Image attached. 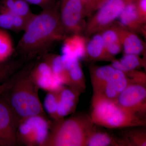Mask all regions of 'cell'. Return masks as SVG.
<instances>
[{"label": "cell", "instance_id": "1", "mask_svg": "<svg viewBox=\"0 0 146 146\" xmlns=\"http://www.w3.org/2000/svg\"><path fill=\"white\" fill-rule=\"evenodd\" d=\"M59 7L60 3L55 1L30 18L15 47V52L22 61L27 63L43 57L55 43L68 36L60 21Z\"/></svg>", "mask_w": 146, "mask_h": 146}, {"label": "cell", "instance_id": "2", "mask_svg": "<svg viewBox=\"0 0 146 146\" xmlns=\"http://www.w3.org/2000/svg\"><path fill=\"white\" fill-rule=\"evenodd\" d=\"M35 61L27 62L13 74L10 85L1 96L19 121L36 115L47 116L39 99V88L30 76Z\"/></svg>", "mask_w": 146, "mask_h": 146}, {"label": "cell", "instance_id": "3", "mask_svg": "<svg viewBox=\"0 0 146 146\" xmlns=\"http://www.w3.org/2000/svg\"><path fill=\"white\" fill-rule=\"evenodd\" d=\"M91 118L75 115L51 121L49 132L43 146H84L95 129Z\"/></svg>", "mask_w": 146, "mask_h": 146}, {"label": "cell", "instance_id": "4", "mask_svg": "<svg viewBox=\"0 0 146 146\" xmlns=\"http://www.w3.org/2000/svg\"><path fill=\"white\" fill-rule=\"evenodd\" d=\"M90 118L95 125L109 129L143 126L144 119L122 108L115 101L93 96Z\"/></svg>", "mask_w": 146, "mask_h": 146}, {"label": "cell", "instance_id": "5", "mask_svg": "<svg viewBox=\"0 0 146 146\" xmlns=\"http://www.w3.org/2000/svg\"><path fill=\"white\" fill-rule=\"evenodd\" d=\"M51 121L47 116L36 115L19 121L17 132L18 146H43Z\"/></svg>", "mask_w": 146, "mask_h": 146}, {"label": "cell", "instance_id": "6", "mask_svg": "<svg viewBox=\"0 0 146 146\" xmlns=\"http://www.w3.org/2000/svg\"><path fill=\"white\" fill-rule=\"evenodd\" d=\"M59 15L67 36L84 33L86 23V8L84 0H62Z\"/></svg>", "mask_w": 146, "mask_h": 146}, {"label": "cell", "instance_id": "7", "mask_svg": "<svg viewBox=\"0 0 146 146\" xmlns=\"http://www.w3.org/2000/svg\"><path fill=\"white\" fill-rule=\"evenodd\" d=\"M126 0H107L86 23L84 33L86 36L100 32L119 18L126 3Z\"/></svg>", "mask_w": 146, "mask_h": 146}, {"label": "cell", "instance_id": "8", "mask_svg": "<svg viewBox=\"0 0 146 146\" xmlns=\"http://www.w3.org/2000/svg\"><path fill=\"white\" fill-rule=\"evenodd\" d=\"M116 102L125 111L143 118L146 110L145 85L130 84L120 93Z\"/></svg>", "mask_w": 146, "mask_h": 146}, {"label": "cell", "instance_id": "9", "mask_svg": "<svg viewBox=\"0 0 146 146\" xmlns=\"http://www.w3.org/2000/svg\"><path fill=\"white\" fill-rule=\"evenodd\" d=\"M29 75L39 89L47 92L58 93L64 86L62 82L54 75L49 63L44 56L35 60Z\"/></svg>", "mask_w": 146, "mask_h": 146}, {"label": "cell", "instance_id": "10", "mask_svg": "<svg viewBox=\"0 0 146 146\" xmlns=\"http://www.w3.org/2000/svg\"><path fill=\"white\" fill-rule=\"evenodd\" d=\"M19 120L5 100L0 97V146H16Z\"/></svg>", "mask_w": 146, "mask_h": 146}, {"label": "cell", "instance_id": "11", "mask_svg": "<svg viewBox=\"0 0 146 146\" xmlns=\"http://www.w3.org/2000/svg\"><path fill=\"white\" fill-rule=\"evenodd\" d=\"M122 46L124 54L140 55L145 52V44L137 33L128 29L118 22L114 23Z\"/></svg>", "mask_w": 146, "mask_h": 146}, {"label": "cell", "instance_id": "12", "mask_svg": "<svg viewBox=\"0 0 146 146\" xmlns=\"http://www.w3.org/2000/svg\"><path fill=\"white\" fill-rule=\"evenodd\" d=\"M118 19V22L126 28L135 33H141L145 35V24L143 23L139 16L136 2H127Z\"/></svg>", "mask_w": 146, "mask_h": 146}, {"label": "cell", "instance_id": "13", "mask_svg": "<svg viewBox=\"0 0 146 146\" xmlns=\"http://www.w3.org/2000/svg\"><path fill=\"white\" fill-rule=\"evenodd\" d=\"M80 94L70 87L65 86L58 93V120L64 118L74 111Z\"/></svg>", "mask_w": 146, "mask_h": 146}, {"label": "cell", "instance_id": "14", "mask_svg": "<svg viewBox=\"0 0 146 146\" xmlns=\"http://www.w3.org/2000/svg\"><path fill=\"white\" fill-rule=\"evenodd\" d=\"M88 39L82 34L68 35L63 40V54L76 58L79 60L86 57V47Z\"/></svg>", "mask_w": 146, "mask_h": 146}, {"label": "cell", "instance_id": "15", "mask_svg": "<svg viewBox=\"0 0 146 146\" xmlns=\"http://www.w3.org/2000/svg\"><path fill=\"white\" fill-rule=\"evenodd\" d=\"M79 61L77 59H71L66 60L64 64L67 72V85L80 93L85 89V83Z\"/></svg>", "mask_w": 146, "mask_h": 146}, {"label": "cell", "instance_id": "16", "mask_svg": "<svg viewBox=\"0 0 146 146\" xmlns=\"http://www.w3.org/2000/svg\"><path fill=\"white\" fill-rule=\"evenodd\" d=\"M86 57L93 60L112 61L115 59L108 53L100 33L94 35L91 39L88 40L86 47Z\"/></svg>", "mask_w": 146, "mask_h": 146}, {"label": "cell", "instance_id": "17", "mask_svg": "<svg viewBox=\"0 0 146 146\" xmlns=\"http://www.w3.org/2000/svg\"><path fill=\"white\" fill-rule=\"evenodd\" d=\"M115 69L111 65L92 67L90 70L91 82L94 92H96L109 83L112 79Z\"/></svg>", "mask_w": 146, "mask_h": 146}, {"label": "cell", "instance_id": "18", "mask_svg": "<svg viewBox=\"0 0 146 146\" xmlns=\"http://www.w3.org/2000/svg\"><path fill=\"white\" fill-rule=\"evenodd\" d=\"M128 146L124 140H118L105 132L97 131L94 129L89 135L86 142V146Z\"/></svg>", "mask_w": 146, "mask_h": 146}, {"label": "cell", "instance_id": "19", "mask_svg": "<svg viewBox=\"0 0 146 146\" xmlns=\"http://www.w3.org/2000/svg\"><path fill=\"white\" fill-rule=\"evenodd\" d=\"M111 66L115 69L126 73L131 70H135L145 66V62L139 55L124 54L120 60L114 59L112 61Z\"/></svg>", "mask_w": 146, "mask_h": 146}, {"label": "cell", "instance_id": "20", "mask_svg": "<svg viewBox=\"0 0 146 146\" xmlns=\"http://www.w3.org/2000/svg\"><path fill=\"white\" fill-rule=\"evenodd\" d=\"M15 49L10 35L0 29V63H4L15 52Z\"/></svg>", "mask_w": 146, "mask_h": 146}, {"label": "cell", "instance_id": "21", "mask_svg": "<svg viewBox=\"0 0 146 146\" xmlns=\"http://www.w3.org/2000/svg\"><path fill=\"white\" fill-rule=\"evenodd\" d=\"M44 108L52 121L58 120V93L48 92L45 97Z\"/></svg>", "mask_w": 146, "mask_h": 146}, {"label": "cell", "instance_id": "22", "mask_svg": "<svg viewBox=\"0 0 146 146\" xmlns=\"http://www.w3.org/2000/svg\"><path fill=\"white\" fill-rule=\"evenodd\" d=\"M24 62L21 60H14L5 63L0 69V84L7 80L14 73L23 66Z\"/></svg>", "mask_w": 146, "mask_h": 146}, {"label": "cell", "instance_id": "23", "mask_svg": "<svg viewBox=\"0 0 146 146\" xmlns=\"http://www.w3.org/2000/svg\"><path fill=\"white\" fill-rule=\"evenodd\" d=\"M110 83L119 94L124 90L129 84L133 83H131L125 73L116 69Z\"/></svg>", "mask_w": 146, "mask_h": 146}, {"label": "cell", "instance_id": "24", "mask_svg": "<svg viewBox=\"0 0 146 146\" xmlns=\"http://www.w3.org/2000/svg\"><path fill=\"white\" fill-rule=\"evenodd\" d=\"M12 13L28 19L34 14L31 9L29 4L25 0H14Z\"/></svg>", "mask_w": 146, "mask_h": 146}, {"label": "cell", "instance_id": "25", "mask_svg": "<svg viewBox=\"0 0 146 146\" xmlns=\"http://www.w3.org/2000/svg\"><path fill=\"white\" fill-rule=\"evenodd\" d=\"M124 139L128 146H146V135L144 132L131 131Z\"/></svg>", "mask_w": 146, "mask_h": 146}, {"label": "cell", "instance_id": "26", "mask_svg": "<svg viewBox=\"0 0 146 146\" xmlns=\"http://www.w3.org/2000/svg\"><path fill=\"white\" fill-rule=\"evenodd\" d=\"M0 29L13 31V13L0 7Z\"/></svg>", "mask_w": 146, "mask_h": 146}, {"label": "cell", "instance_id": "27", "mask_svg": "<svg viewBox=\"0 0 146 146\" xmlns=\"http://www.w3.org/2000/svg\"><path fill=\"white\" fill-rule=\"evenodd\" d=\"M86 16L90 17L96 11L98 10L107 0H84Z\"/></svg>", "mask_w": 146, "mask_h": 146}, {"label": "cell", "instance_id": "28", "mask_svg": "<svg viewBox=\"0 0 146 146\" xmlns=\"http://www.w3.org/2000/svg\"><path fill=\"white\" fill-rule=\"evenodd\" d=\"M29 19L13 14V31L16 33L23 31Z\"/></svg>", "mask_w": 146, "mask_h": 146}, {"label": "cell", "instance_id": "29", "mask_svg": "<svg viewBox=\"0 0 146 146\" xmlns=\"http://www.w3.org/2000/svg\"><path fill=\"white\" fill-rule=\"evenodd\" d=\"M137 10L141 21L143 23L146 24V0H138L136 2Z\"/></svg>", "mask_w": 146, "mask_h": 146}, {"label": "cell", "instance_id": "30", "mask_svg": "<svg viewBox=\"0 0 146 146\" xmlns=\"http://www.w3.org/2000/svg\"><path fill=\"white\" fill-rule=\"evenodd\" d=\"M29 5L38 6L42 9L51 4L56 0H25Z\"/></svg>", "mask_w": 146, "mask_h": 146}, {"label": "cell", "instance_id": "31", "mask_svg": "<svg viewBox=\"0 0 146 146\" xmlns=\"http://www.w3.org/2000/svg\"><path fill=\"white\" fill-rule=\"evenodd\" d=\"M11 81H12V76L7 80L1 84H0V97L2 96L3 93L5 91L6 89H7L9 86L10 85Z\"/></svg>", "mask_w": 146, "mask_h": 146}, {"label": "cell", "instance_id": "32", "mask_svg": "<svg viewBox=\"0 0 146 146\" xmlns=\"http://www.w3.org/2000/svg\"><path fill=\"white\" fill-rule=\"evenodd\" d=\"M5 63H0V69H1L3 66H4V65H5Z\"/></svg>", "mask_w": 146, "mask_h": 146}]
</instances>
